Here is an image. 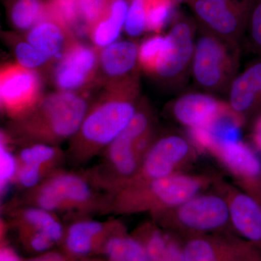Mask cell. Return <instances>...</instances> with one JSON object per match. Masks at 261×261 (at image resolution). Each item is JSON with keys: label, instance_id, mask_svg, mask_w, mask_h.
Listing matches in <instances>:
<instances>
[{"label": "cell", "instance_id": "obj_1", "mask_svg": "<svg viewBox=\"0 0 261 261\" xmlns=\"http://www.w3.org/2000/svg\"><path fill=\"white\" fill-rule=\"evenodd\" d=\"M139 97L138 77L106 85L69 140L68 163L81 167L100 155L132 121L140 105Z\"/></svg>", "mask_w": 261, "mask_h": 261}, {"label": "cell", "instance_id": "obj_2", "mask_svg": "<svg viewBox=\"0 0 261 261\" xmlns=\"http://www.w3.org/2000/svg\"><path fill=\"white\" fill-rule=\"evenodd\" d=\"M89 106L79 93L53 92L43 96L25 116L10 121L4 130L18 147L32 144L60 146L76 133Z\"/></svg>", "mask_w": 261, "mask_h": 261}, {"label": "cell", "instance_id": "obj_3", "mask_svg": "<svg viewBox=\"0 0 261 261\" xmlns=\"http://www.w3.org/2000/svg\"><path fill=\"white\" fill-rule=\"evenodd\" d=\"M112 197L99 191L84 171L57 170L37 186L10 201L13 205H30L56 214L89 216L108 214Z\"/></svg>", "mask_w": 261, "mask_h": 261}, {"label": "cell", "instance_id": "obj_4", "mask_svg": "<svg viewBox=\"0 0 261 261\" xmlns=\"http://www.w3.org/2000/svg\"><path fill=\"white\" fill-rule=\"evenodd\" d=\"M219 173H178L167 177L130 185L112 196L108 214H155L171 208L205 192L222 179Z\"/></svg>", "mask_w": 261, "mask_h": 261}, {"label": "cell", "instance_id": "obj_5", "mask_svg": "<svg viewBox=\"0 0 261 261\" xmlns=\"http://www.w3.org/2000/svg\"><path fill=\"white\" fill-rule=\"evenodd\" d=\"M150 216L160 227L181 240L210 233H235L226 199L216 192H202Z\"/></svg>", "mask_w": 261, "mask_h": 261}, {"label": "cell", "instance_id": "obj_6", "mask_svg": "<svg viewBox=\"0 0 261 261\" xmlns=\"http://www.w3.org/2000/svg\"><path fill=\"white\" fill-rule=\"evenodd\" d=\"M191 73L206 92H223L236 77L240 45L225 40L197 25Z\"/></svg>", "mask_w": 261, "mask_h": 261}, {"label": "cell", "instance_id": "obj_7", "mask_svg": "<svg viewBox=\"0 0 261 261\" xmlns=\"http://www.w3.org/2000/svg\"><path fill=\"white\" fill-rule=\"evenodd\" d=\"M197 152L189 137L180 134L157 137L144 156L138 171L124 187L182 173L195 161Z\"/></svg>", "mask_w": 261, "mask_h": 261}, {"label": "cell", "instance_id": "obj_8", "mask_svg": "<svg viewBox=\"0 0 261 261\" xmlns=\"http://www.w3.org/2000/svg\"><path fill=\"white\" fill-rule=\"evenodd\" d=\"M197 29L193 19L176 13L166 36L167 47L152 74L165 85L178 88L191 73Z\"/></svg>", "mask_w": 261, "mask_h": 261}, {"label": "cell", "instance_id": "obj_9", "mask_svg": "<svg viewBox=\"0 0 261 261\" xmlns=\"http://www.w3.org/2000/svg\"><path fill=\"white\" fill-rule=\"evenodd\" d=\"M127 229L120 220L92 219L89 216H73L65 224V234L59 250L77 258L103 257L105 248L117 233Z\"/></svg>", "mask_w": 261, "mask_h": 261}, {"label": "cell", "instance_id": "obj_10", "mask_svg": "<svg viewBox=\"0 0 261 261\" xmlns=\"http://www.w3.org/2000/svg\"><path fill=\"white\" fill-rule=\"evenodd\" d=\"M42 97V80L39 72L24 68L18 63H7L2 67L1 109L10 121L25 116Z\"/></svg>", "mask_w": 261, "mask_h": 261}, {"label": "cell", "instance_id": "obj_11", "mask_svg": "<svg viewBox=\"0 0 261 261\" xmlns=\"http://www.w3.org/2000/svg\"><path fill=\"white\" fill-rule=\"evenodd\" d=\"M185 261H252L261 250L235 233L198 235L182 240Z\"/></svg>", "mask_w": 261, "mask_h": 261}, {"label": "cell", "instance_id": "obj_12", "mask_svg": "<svg viewBox=\"0 0 261 261\" xmlns=\"http://www.w3.org/2000/svg\"><path fill=\"white\" fill-rule=\"evenodd\" d=\"M99 49L75 40L57 63L53 80L62 92H75L99 82Z\"/></svg>", "mask_w": 261, "mask_h": 261}, {"label": "cell", "instance_id": "obj_13", "mask_svg": "<svg viewBox=\"0 0 261 261\" xmlns=\"http://www.w3.org/2000/svg\"><path fill=\"white\" fill-rule=\"evenodd\" d=\"M210 154L236 180L238 187L261 204V160L252 147L241 140L223 142Z\"/></svg>", "mask_w": 261, "mask_h": 261}, {"label": "cell", "instance_id": "obj_14", "mask_svg": "<svg viewBox=\"0 0 261 261\" xmlns=\"http://www.w3.org/2000/svg\"><path fill=\"white\" fill-rule=\"evenodd\" d=\"M215 192L226 199L234 232L261 250V204L251 195L224 178L215 184Z\"/></svg>", "mask_w": 261, "mask_h": 261}, {"label": "cell", "instance_id": "obj_15", "mask_svg": "<svg viewBox=\"0 0 261 261\" xmlns=\"http://www.w3.org/2000/svg\"><path fill=\"white\" fill-rule=\"evenodd\" d=\"M187 3L199 27L240 45L247 14L212 0H189Z\"/></svg>", "mask_w": 261, "mask_h": 261}, {"label": "cell", "instance_id": "obj_16", "mask_svg": "<svg viewBox=\"0 0 261 261\" xmlns=\"http://www.w3.org/2000/svg\"><path fill=\"white\" fill-rule=\"evenodd\" d=\"M138 45L132 41H119L99 49V83L106 86L138 77Z\"/></svg>", "mask_w": 261, "mask_h": 261}, {"label": "cell", "instance_id": "obj_17", "mask_svg": "<svg viewBox=\"0 0 261 261\" xmlns=\"http://www.w3.org/2000/svg\"><path fill=\"white\" fill-rule=\"evenodd\" d=\"M25 39L57 63L76 40L73 31L54 9L47 18L28 31Z\"/></svg>", "mask_w": 261, "mask_h": 261}, {"label": "cell", "instance_id": "obj_18", "mask_svg": "<svg viewBox=\"0 0 261 261\" xmlns=\"http://www.w3.org/2000/svg\"><path fill=\"white\" fill-rule=\"evenodd\" d=\"M226 102L209 94L190 92L182 94L171 105L173 118L187 128L210 124L219 116Z\"/></svg>", "mask_w": 261, "mask_h": 261}, {"label": "cell", "instance_id": "obj_19", "mask_svg": "<svg viewBox=\"0 0 261 261\" xmlns=\"http://www.w3.org/2000/svg\"><path fill=\"white\" fill-rule=\"evenodd\" d=\"M228 105L247 121L261 113V61L247 67L236 75L228 90Z\"/></svg>", "mask_w": 261, "mask_h": 261}, {"label": "cell", "instance_id": "obj_20", "mask_svg": "<svg viewBox=\"0 0 261 261\" xmlns=\"http://www.w3.org/2000/svg\"><path fill=\"white\" fill-rule=\"evenodd\" d=\"M3 211L10 228L23 227L47 233L59 247L65 234V224L58 214L30 205L7 203Z\"/></svg>", "mask_w": 261, "mask_h": 261}, {"label": "cell", "instance_id": "obj_21", "mask_svg": "<svg viewBox=\"0 0 261 261\" xmlns=\"http://www.w3.org/2000/svg\"><path fill=\"white\" fill-rule=\"evenodd\" d=\"M18 166L30 168L46 178L67 162L66 152L61 146L32 144L18 147Z\"/></svg>", "mask_w": 261, "mask_h": 261}, {"label": "cell", "instance_id": "obj_22", "mask_svg": "<svg viewBox=\"0 0 261 261\" xmlns=\"http://www.w3.org/2000/svg\"><path fill=\"white\" fill-rule=\"evenodd\" d=\"M128 8V0H111L106 14L89 30L95 47L102 49L118 39L124 27Z\"/></svg>", "mask_w": 261, "mask_h": 261}, {"label": "cell", "instance_id": "obj_23", "mask_svg": "<svg viewBox=\"0 0 261 261\" xmlns=\"http://www.w3.org/2000/svg\"><path fill=\"white\" fill-rule=\"evenodd\" d=\"M50 0H11L8 5L10 23L20 31H28L53 12Z\"/></svg>", "mask_w": 261, "mask_h": 261}, {"label": "cell", "instance_id": "obj_24", "mask_svg": "<svg viewBox=\"0 0 261 261\" xmlns=\"http://www.w3.org/2000/svg\"><path fill=\"white\" fill-rule=\"evenodd\" d=\"M103 257L107 261H151L140 242L127 229L108 241Z\"/></svg>", "mask_w": 261, "mask_h": 261}, {"label": "cell", "instance_id": "obj_25", "mask_svg": "<svg viewBox=\"0 0 261 261\" xmlns=\"http://www.w3.org/2000/svg\"><path fill=\"white\" fill-rule=\"evenodd\" d=\"M13 144L4 129L0 134V192L1 197L6 195L10 187L15 185L18 163Z\"/></svg>", "mask_w": 261, "mask_h": 261}, {"label": "cell", "instance_id": "obj_26", "mask_svg": "<svg viewBox=\"0 0 261 261\" xmlns=\"http://www.w3.org/2000/svg\"><path fill=\"white\" fill-rule=\"evenodd\" d=\"M8 40L18 64L24 68L39 72L55 63L47 55L29 43L25 38L21 39L15 37H9Z\"/></svg>", "mask_w": 261, "mask_h": 261}, {"label": "cell", "instance_id": "obj_27", "mask_svg": "<svg viewBox=\"0 0 261 261\" xmlns=\"http://www.w3.org/2000/svg\"><path fill=\"white\" fill-rule=\"evenodd\" d=\"M173 0H145L146 31L159 34L176 16Z\"/></svg>", "mask_w": 261, "mask_h": 261}, {"label": "cell", "instance_id": "obj_28", "mask_svg": "<svg viewBox=\"0 0 261 261\" xmlns=\"http://www.w3.org/2000/svg\"><path fill=\"white\" fill-rule=\"evenodd\" d=\"M168 45L167 38L154 34L147 37L139 47L138 61L142 69L152 75L161 55Z\"/></svg>", "mask_w": 261, "mask_h": 261}, {"label": "cell", "instance_id": "obj_29", "mask_svg": "<svg viewBox=\"0 0 261 261\" xmlns=\"http://www.w3.org/2000/svg\"><path fill=\"white\" fill-rule=\"evenodd\" d=\"M243 40L250 51L261 55V0H251Z\"/></svg>", "mask_w": 261, "mask_h": 261}, {"label": "cell", "instance_id": "obj_30", "mask_svg": "<svg viewBox=\"0 0 261 261\" xmlns=\"http://www.w3.org/2000/svg\"><path fill=\"white\" fill-rule=\"evenodd\" d=\"M13 229L17 232L19 243L29 253L41 255L55 250V247L58 246L47 233L28 228L18 227Z\"/></svg>", "mask_w": 261, "mask_h": 261}, {"label": "cell", "instance_id": "obj_31", "mask_svg": "<svg viewBox=\"0 0 261 261\" xmlns=\"http://www.w3.org/2000/svg\"><path fill=\"white\" fill-rule=\"evenodd\" d=\"M124 28L130 37H139L146 31L145 0H130Z\"/></svg>", "mask_w": 261, "mask_h": 261}, {"label": "cell", "instance_id": "obj_32", "mask_svg": "<svg viewBox=\"0 0 261 261\" xmlns=\"http://www.w3.org/2000/svg\"><path fill=\"white\" fill-rule=\"evenodd\" d=\"M111 0H78L81 20L89 33L91 28L106 14Z\"/></svg>", "mask_w": 261, "mask_h": 261}, {"label": "cell", "instance_id": "obj_33", "mask_svg": "<svg viewBox=\"0 0 261 261\" xmlns=\"http://www.w3.org/2000/svg\"><path fill=\"white\" fill-rule=\"evenodd\" d=\"M53 9L70 29L75 28L81 20L78 0H50Z\"/></svg>", "mask_w": 261, "mask_h": 261}, {"label": "cell", "instance_id": "obj_34", "mask_svg": "<svg viewBox=\"0 0 261 261\" xmlns=\"http://www.w3.org/2000/svg\"><path fill=\"white\" fill-rule=\"evenodd\" d=\"M10 226L6 220L1 219L0 224V261H22L23 260L15 247L9 243L8 232Z\"/></svg>", "mask_w": 261, "mask_h": 261}, {"label": "cell", "instance_id": "obj_35", "mask_svg": "<svg viewBox=\"0 0 261 261\" xmlns=\"http://www.w3.org/2000/svg\"><path fill=\"white\" fill-rule=\"evenodd\" d=\"M36 261H107L104 257H85L77 258L70 257L60 250H53L50 251L35 255Z\"/></svg>", "mask_w": 261, "mask_h": 261}, {"label": "cell", "instance_id": "obj_36", "mask_svg": "<svg viewBox=\"0 0 261 261\" xmlns=\"http://www.w3.org/2000/svg\"><path fill=\"white\" fill-rule=\"evenodd\" d=\"M166 232L168 236V252L165 261H185L181 239L174 233L168 231Z\"/></svg>", "mask_w": 261, "mask_h": 261}, {"label": "cell", "instance_id": "obj_37", "mask_svg": "<svg viewBox=\"0 0 261 261\" xmlns=\"http://www.w3.org/2000/svg\"><path fill=\"white\" fill-rule=\"evenodd\" d=\"M251 137L254 147L261 154V113L255 117L252 125Z\"/></svg>", "mask_w": 261, "mask_h": 261}, {"label": "cell", "instance_id": "obj_38", "mask_svg": "<svg viewBox=\"0 0 261 261\" xmlns=\"http://www.w3.org/2000/svg\"><path fill=\"white\" fill-rule=\"evenodd\" d=\"M253 261H261V256L257 257V258L255 259Z\"/></svg>", "mask_w": 261, "mask_h": 261}, {"label": "cell", "instance_id": "obj_39", "mask_svg": "<svg viewBox=\"0 0 261 261\" xmlns=\"http://www.w3.org/2000/svg\"><path fill=\"white\" fill-rule=\"evenodd\" d=\"M253 260H252V261H253Z\"/></svg>", "mask_w": 261, "mask_h": 261}]
</instances>
